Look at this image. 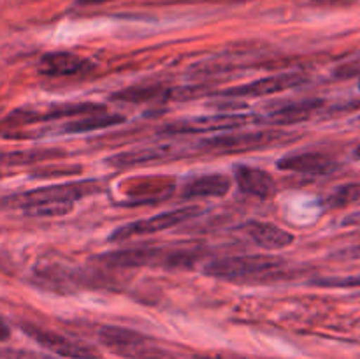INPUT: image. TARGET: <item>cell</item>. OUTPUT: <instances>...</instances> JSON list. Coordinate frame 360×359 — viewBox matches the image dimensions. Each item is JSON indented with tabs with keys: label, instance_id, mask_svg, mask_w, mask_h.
Returning <instances> with one entry per match:
<instances>
[{
	"label": "cell",
	"instance_id": "6da1fadb",
	"mask_svg": "<svg viewBox=\"0 0 360 359\" xmlns=\"http://www.w3.org/2000/svg\"><path fill=\"white\" fill-rule=\"evenodd\" d=\"M102 189L98 180H83V182L62 183V185L42 187L28 192L13 194L0 199L4 210H28L42 204H74L83 197L94 196Z\"/></svg>",
	"mask_w": 360,
	"mask_h": 359
},
{
	"label": "cell",
	"instance_id": "5b68a950",
	"mask_svg": "<svg viewBox=\"0 0 360 359\" xmlns=\"http://www.w3.org/2000/svg\"><path fill=\"white\" fill-rule=\"evenodd\" d=\"M262 116L253 113H224V115L197 116V118L179 120V122L169 123L162 129L167 136H197V134L207 132H232L241 130L253 123L262 122Z\"/></svg>",
	"mask_w": 360,
	"mask_h": 359
},
{
	"label": "cell",
	"instance_id": "8992f818",
	"mask_svg": "<svg viewBox=\"0 0 360 359\" xmlns=\"http://www.w3.org/2000/svg\"><path fill=\"white\" fill-rule=\"evenodd\" d=\"M21 329L46 351L53 352L55 355L65 359H101V351L86 341L74 340V338L60 334L56 331L46 329V327L35 326V324H21Z\"/></svg>",
	"mask_w": 360,
	"mask_h": 359
},
{
	"label": "cell",
	"instance_id": "e0dca14e",
	"mask_svg": "<svg viewBox=\"0 0 360 359\" xmlns=\"http://www.w3.org/2000/svg\"><path fill=\"white\" fill-rule=\"evenodd\" d=\"M69 155V151L62 148H44V150H18L0 153V165L7 168H18V165H32L39 162L53 160V158H62Z\"/></svg>",
	"mask_w": 360,
	"mask_h": 359
},
{
	"label": "cell",
	"instance_id": "cb8c5ba5",
	"mask_svg": "<svg viewBox=\"0 0 360 359\" xmlns=\"http://www.w3.org/2000/svg\"><path fill=\"white\" fill-rule=\"evenodd\" d=\"M330 259L336 260H360V245L347 246V248H341L338 252H334L330 256Z\"/></svg>",
	"mask_w": 360,
	"mask_h": 359
},
{
	"label": "cell",
	"instance_id": "603a6c76",
	"mask_svg": "<svg viewBox=\"0 0 360 359\" xmlns=\"http://www.w3.org/2000/svg\"><path fill=\"white\" fill-rule=\"evenodd\" d=\"M0 359H53L48 355L35 354L28 351H18V348H0Z\"/></svg>",
	"mask_w": 360,
	"mask_h": 359
},
{
	"label": "cell",
	"instance_id": "83f0119b",
	"mask_svg": "<svg viewBox=\"0 0 360 359\" xmlns=\"http://www.w3.org/2000/svg\"><path fill=\"white\" fill-rule=\"evenodd\" d=\"M79 2H83V4H101V2H105V0H79Z\"/></svg>",
	"mask_w": 360,
	"mask_h": 359
},
{
	"label": "cell",
	"instance_id": "30bf717a",
	"mask_svg": "<svg viewBox=\"0 0 360 359\" xmlns=\"http://www.w3.org/2000/svg\"><path fill=\"white\" fill-rule=\"evenodd\" d=\"M276 165L281 171L309 176H326L340 168L336 158L323 151H302V153L285 155L276 162Z\"/></svg>",
	"mask_w": 360,
	"mask_h": 359
},
{
	"label": "cell",
	"instance_id": "2e32d148",
	"mask_svg": "<svg viewBox=\"0 0 360 359\" xmlns=\"http://www.w3.org/2000/svg\"><path fill=\"white\" fill-rule=\"evenodd\" d=\"M326 102L322 99H306V101L290 102L287 106L274 109L264 120L271 123H278V125H290V123L306 122L311 118L315 113H319L323 108Z\"/></svg>",
	"mask_w": 360,
	"mask_h": 359
},
{
	"label": "cell",
	"instance_id": "ac0fdd59",
	"mask_svg": "<svg viewBox=\"0 0 360 359\" xmlns=\"http://www.w3.org/2000/svg\"><path fill=\"white\" fill-rule=\"evenodd\" d=\"M125 122V116L118 115V113H94V115L79 116V118L72 120V122L63 123L62 130L67 134H81V132H91V130H102L108 127L118 125V123Z\"/></svg>",
	"mask_w": 360,
	"mask_h": 359
},
{
	"label": "cell",
	"instance_id": "277c9868",
	"mask_svg": "<svg viewBox=\"0 0 360 359\" xmlns=\"http://www.w3.org/2000/svg\"><path fill=\"white\" fill-rule=\"evenodd\" d=\"M287 134L281 130L266 129V130H252V132H221L214 137H204L197 143V148L210 153H245V151L262 150L273 144L283 141Z\"/></svg>",
	"mask_w": 360,
	"mask_h": 359
},
{
	"label": "cell",
	"instance_id": "ba28073f",
	"mask_svg": "<svg viewBox=\"0 0 360 359\" xmlns=\"http://www.w3.org/2000/svg\"><path fill=\"white\" fill-rule=\"evenodd\" d=\"M308 83V76L302 73H281L274 76L262 77V80L252 81V83L239 84V87L229 88L221 92L224 97L243 99V97H266V95L280 94V92L292 90L301 84Z\"/></svg>",
	"mask_w": 360,
	"mask_h": 359
},
{
	"label": "cell",
	"instance_id": "484cf974",
	"mask_svg": "<svg viewBox=\"0 0 360 359\" xmlns=\"http://www.w3.org/2000/svg\"><path fill=\"white\" fill-rule=\"evenodd\" d=\"M311 2L320 4V6H347V4H352L354 0H311Z\"/></svg>",
	"mask_w": 360,
	"mask_h": 359
},
{
	"label": "cell",
	"instance_id": "9c48e42d",
	"mask_svg": "<svg viewBox=\"0 0 360 359\" xmlns=\"http://www.w3.org/2000/svg\"><path fill=\"white\" fill-rule=\"evenodd\" d=\"M169 259H171V252H165V248L115 250V252H105L95 257L98 264H104L108 267H139L155 266V264L169 266Z\"/></svg>",
	"mask_w": 360,
	"mask_h": 359
},
{
	"label": "cell",
	"instance_id": "4fadbf2b",
	"mask_svg": "<svg viewBox=\"0 0 360 359\" xmlns=\"http://www.w3.org/2000/svg\"><path fill=\"white\" fill-rule=\"evenodd\" d=\"M234 178L241 192L257 197V199H271L278 190L276 180L266 169L253 168V165H236Z\"/></svg>",
	"mask_w": 360,
	"mask_h": 359
},
{
	"label": "cell",
	"instance_id": "ffe728a7",
	"mask_svg": "<svg viewBox=\"0 0 360 359\" xmlns=\"http://www.w3.org/2000/svg\"><path fill=\"white\" fill-rule=\"evenodd\" d=\"M165 94H167V90L162 84H141V87H130L122 92H116L112 95V99L115 101L132 102V104H136V102H148L165 97Z\"/></svg>",
	"mask_w": 360,
	"mask_h": 359
},
{
	"label": "cell",
	"instance_id": "9a60e30c",
	"mask_svg": "<svg viewBox=\"0 0 360 359\" xmlns=\"http://www.w3.org/2000/svg\"><path fill=\"white\" fill-rule=\"evenodd\" d=\"M232 182L225 175H202L190 178L181 187V199H202V197H224L231 190Z\"/></svg>",
	"mask_w": 360,
	"mask_h": 359
},
{
	"label": "cell",
	"instance_id": "44dd1931",
	"mask_svg": "<svg viewBox=\"0 0 360 359\" xmlns=\"http://www.w3.org/2000/svg\"><path fill=\"white\" fill-rule=\"evenodd\" d=\"M74 204H42V206L28 208L25 215L28 217H62L72 210Z\"/></svg>",
	"mask_w": 360,
	"mask_h": 359
},
{
	"label": "cell",
	"instance_id": "d4e9b609",
	"mask_svg": "<svg viewBox=\"0 0 360 359\" xmlns=\"http://www.w3.org/2000/svg\"><path fill=\"white\" fill-rule=\"evenodd\" d=\"M343 227H360V211H354V213L347 215V217L341 220Z\"/></svg>",
	"mask_w": 360,
	"mask_h": 359
},
{
	"label": "cell",
	"instance_id": "52a82bcc",
	"mask_svg": "<svg viewBox=\"0 0 360 359\" xmlns=\"http://www.w3.org/2000/svg\"><path fill=\"white\" fill-rule=\"evenodd\" d=\"M202 213L200 206H183L176 208V210L164 211V213L153 215L150 218H143V220H134L130 224L122 225L116 229L111 234V241H125V239L136 238V236H146L153 234V232L165 231V229H172L176 225L183 224V222L192 220L193 217H199Z\"/></svg>",
	"mask_w": 360,
	"mask_h": 359
},
{
	"label": "cell",
	"instance_id": "7a4b0ae2",
	"mask_svg": "<svg viewBox=\"0 0 360 359\" xmlns=\"http://www.w3.org/2000/svg\"><path fill=\"white\" fill-rule=\"evenodd\" d=\"M285 266V260L276 256L267 253H253V256H229L210 260L204 266V273L213 278L224 280H241V278L266 277L280 271Z\"/></svg>",
	"mask_w": 360,
	"mask_h": 359
},
{
	"label": "cell",
	"instance_id": "f546056e",
	"mask_svg": "<svg viewBox=\"0 0 360 359\" xmlns=\"http://www.w3.org/2000/svg\"><path fill=\"white\" fill-rule=\"evenodd\" d=\"M359 90H360V77H359Z\"/></svg>",
	"mask_w": 360,
	"mask_h": 359
},
{
	"label": "cell",
	"instance_id": "8fae6325",
	"mask_svg": "<svg viewBox=\"0 0 360 359\" xmlns=\"http://www.w3.org/2000/svg\"><path fill=\"white\" fill-rule=\"evenodd\" d=\"M94 69L90 60L70 51L46 53L39 62V73L49 77H70L81 76Z\"/></svg>",
	"mask_w": 360,
	"mask_h": 359
},
{
	"label": "cell",
	"instance_id": "7402d4cb",
	"mask_svg": "<svg viewBox=\"0 0 360 359\" xmlns=\"http://www.w3.org/2000/svg\"><path fill=\"white\" fill-rule=\"evenodd\" d=\"M313 285L319 287H341V289H352L360 287V275L359 277H329L320 278V280H313Z\"/></svg>",
	"mask_w": 360,
	"mask_h": 359
},
{
	"label": "cell",
	"instance_id": "f1b7e54d",
	"mask_svg": "<svg viewBox=\"0 0 360 359\" xmlns=\"http://www.w3.org/2000/svg\"><path fill=\"white\" fill-rule=\"evenodd\" d=\"M354 157H355V158H359V160H360V144H359V146L355 148V150H354Z\"/></svg>",
	"mask_w": 360,
	"mask_h": 359
},
{
	"label": "cell",
	"instance_id": "5bb4252c",
	"mask_svg": "<svg viewBox=\"0 0 360 359\" xmlns=\"http://www.w3.org/2000/svg\"><path fill=\"white\" fill-rule=\"evenodd\" d=\"M241 229L257 246L266 250L287 248L295 239L292 232L285 231L283 227L271 224V222L248 220L241 225Z\"/></svg>",
	"mask_w": 360,
	"mask_h": 359
},
{
	"label": "cell",
	"instance_id": "7c38bea8",
	"mask_svg": "<svg viewBox=\"0 0 360 359\" xmlns=\"http://www.w3.org/2000/svg\"><path fill=\"white\" fill-rule=\"evenodd\" d=\"M181 150L174 144H150V146H141L136 150L122 151L108 158V164L111 168H134V165L150 164V162L169 160V158L181 157Z\"/></svg>",
	"mask_w": 360,
	"mask_h": 359
},
{
	"label": "cell",
	"instance_id": "4316f807",
	"mask_svg": "<svg viewBox=\"0 0 360 359\" xmlns=\"http://www.w3.org/2000/svg\"><path fill=\"white\" fill-rule=\"evenodd\" d=\"M11 338V327L0 319V341H7Z\"/></svg>",
	"mask_w": 360,
	"mask_h": 359
},
{
	"label": "cell",
	"instance_id": "3957f363",
	"mask_svg": "<svg viewBox=\"0 0 360 359\" xmlns=\"http://www.w3.org/2000/svg\"><path fill=\"white\" fill-rule=\"evenodd\" d=\"M98 341L109 351L127 359H176L171 352L158 347L151 338L129 327L104 326L98 331Z\"/></svg>",
	"mask_w": 360,
	"mask_h": 359
},
{
	"label": "cell",
	"instance_id": "d6986e66",
	"mask_svg": "<svg viewBox=\"0 0 360 359\" xmlns=\"http://www.w3.org/2000/svg\"><path fill=\"white\" fill-rule=\"evenodd\" d=\"M360 203V182L343 183L330 190L322 199V204L329 210H341V208L352 206V204Z\"/></svg>",
	"mask_w": 360,
	"mask_h": 359
}]
</instances>
